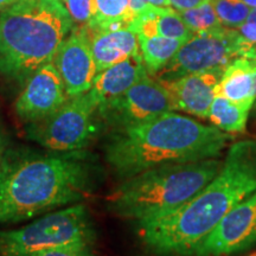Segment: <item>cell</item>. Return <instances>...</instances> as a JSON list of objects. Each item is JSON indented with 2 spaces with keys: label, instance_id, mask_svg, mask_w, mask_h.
Wrapping results in <instances>:
<instances>
[{
  "label": "cell",
  "instance_id": "cell-27",
  "mask_svg": "<svg viewBox=\"0 0 256 256\" xmlns=\"http://www.w3.org/2000/svg\"><path fill=\"white\" fill-rule=\"evenodd\" d=\"M5 146H6L5 136H4V132H2V124H0V156H2V152L5 151Z\"/></svg>",
  "mask_w": 256,
  "mask_h": 256
},
{
  "label": "cell",
  "instance_id": "cell-13",
  "mask_svg": "<svg viewBox=\"0 0 256 256\" xmlns=\"http://www.w3.org/2000/svg\"><path fill=\"white\" fill-rule=\"evenodd\" d=\"M224 70L190 74L172 80H159L171 96L174 110L208 119L211 104L215 98V87Z\"/></svg>",
  "mask_w": 256,
  "mask_h": 256
},
{
  "label": "cell",
  "instance_id": "cell-7",
  "mask_svg": "<svg viewBox=\"0 0 256 256\" xmlns=\"http://www.w3.org/2000/svg\"><path fill=\"white\" fill-rule=\"evenodd\" d=\"M98 104L89 92L66 100L46 119L28 124L32 142L54 152H76L84 148L98 132Z\"/></svg>",
  "mask_w": 256,
  "mask_h": 256
},
{
  "label": "cell",
  "instance_id": "cell-31",
  "mask_svg": "<svg viewBox=\"0 0 256 256\" xmlns=\"http://www.w3.org/2000/svg\"><path fill=\"white\" fill-rule=\"evenodd\" d=\"M252 113H254V116L256 118V100H255V102H254V104H252Z\"/></svg>",
  "mask_w": 256,
  "mask_h": 256
},
{
  "label": "cell",
  "instance_id": "cell-17",
  "mask_svg": "<svg viewBox=\"0 0 256 256\" xmlns=\"http://www.w3.org/2000/svg\"><path fill=\"white\" fill-rule=\"evenodd\" d=\"M138 38L144 66L150 76L158 75L170 63V60L174 58L182 46L186 43L182 40L162 36H138Z\"/></svg>",
  "mask_w": 256,
  "mask_h": 256
},
{
  "label": "cell",
  "instance_id": "cell-23",
  "mask_svg": "<svg viewBox=\"0 0 256 256\" xmlns=\"http://www.w3.org/2000/svg\"><path fill=\"white\" fill-rule=\"evenodd\" d=\"M68 10L72 23L78 26L86 28L94 19L96 14L95 0H62Z\"/></svg>",
  "mask_w": 256,
  "mask_h": 256
},
{
  "label": "cell",
  "instance_id": "cell-21",
  "mask_svg": "<svg viewBox=\"0 0 256 256\" xmlns=\"http://www.w3.org/2000/svg\"><path fill=\"white\" fill-rule=\"evenodd\" d=\"M212 4L220 23L229 28L244 24L252 10L243 0H212Z\"/></svg>",
  "mask_w": 256,
  "mask_h": 256
},
{
  "label": "cell",
  "instance_id": "cell-32",
  "mask_svg": "<svg viewBox=\"0 0 256 256\" xmlns=\"http://www.w3.org/2000/svg\"><path fill=\"white\" fill-rule=\"evenodd\" d=\"M248 256H256V252H252V254H250V255H248Z\"/></svg>",
  "mask_w": 256,
  "mask_h": 256
},
{
  "label": "cell",
  "instance_id": "cell-2",
  "mask_svg": "<svg viewBox=\"0 0 256 256\" xmlns=\"http://www.w3.org/2000/svg\"><path fill=\"white\" fill-rule=\"evenodd\" d=\"M82 154L5 150L0 156V224L23 222L84 200L94 188L96 171Z\"/></svg>",
  "mask_w": 256,
  "mask_h": 256
},
{
  "label": "cell",
  "instance_id": "cell-24",
  "mask_svg": "<svg viewBox=\"0 0 256 256\" xmlns=\"http://www.w3.org/2000/svg\"><path fill=\"white\" fill-rule=\"evenodd\" d=\"M32 256H95L92 254L89 246H64V247H57L44 250Z\"/></svg>",
  "mask_w": 256,
  "mask_h": 256
},
{
  "label": "cell",
  "instance_id": "cell-26",
  "mask_svg": "<svg viewBox=\"0 0 256 256\" xmlns=\"http://www.w3.org/2000/svg\"><path fill=\"white\" fill-rule=\"evenodd\" d=\"M144 2L154 5L156 8H172L168 0H144Z\"/></svg>",
  "mask_w": 256,
  "mask_h": 256
},
{
  "label": "cell",
  "instance_id": "cell-28",
  "mask_svg": "<svg viewBox=\"0 0 256 256\" xmlns=\"http://www.w3.org/2000/svg\"><path fill=\"white\" fill-rule=\"evenodd\" d=\"M247 22H250V23H256V8H252L250 10V14H249Z\"/></svg>",
  "mask_w": 256,
  "mask_h": 256
},
{
  "label": "cell",
  "instance_id": "cell-11",
  "mask_svg": "<svg viewBox=\"0 0 256 256\" xmlns=\"http://www.w3.org/2000/svg\"><path fill=\"white\" fill-rule=\"evenodd\" d=\"M68 94L52 60L40 66L28 80L14 104L16 113L28 124L42 121L58 110Z\"/></svg>",
  "mask_w": 256,
  "mask_h": 256
},
{
  "label": "cell",
  "instance_id": "cell-22",
  "mask_svg": "<svg viewBox=\"0 0 256 256\" xmlns=\"http://www.w3.org/2000/svg\"><path fill=\"white\" fill-rule=\"evenodd\" d=\"M238 57L252 60L256 64V23L246 22L235 28Z\"/></svg>",
  "mask_w": 256,
  "mask_h": 256
},
{
  "label": "cell",
  "instance_id": "cell-20",
  "mask_svg": "<svg viewBox=\"0 0 256 256\" xmlns=\"http://www.w3.org/2000/svg\"><path fill=\"white\" fill-rule=\"evenodd\" d=\"M179 16L194 34L218 31L220 28H226L223 26L217 17L212 0H209L194 8L180 11Z\"/></svg>",
  "mask_w": 256,
  "mask_h": 256
},
{
  "label": "cell",
  "instance_id": "cell-25",
  "mask_svg": "<svg viewBox=\"0 0 256 256\" xmlns=\"http://www.w3.org/2000/svg\"><path fill=\"white\" fill-rule=\"evenodd\" d=\"M168 2L176 11L180 12L185 11V10L197 8V6L204 4V2H209V0H168Z\"/></svg>",
  "mask_w": 256,
  "mask_h": 256
},
{
  "label": "cell",
  "instance_id": "cell-29",
  "mask_svg": "<svg viewBox=\"0 0 256 256\" xmlns=\"http://www.w3.org/2000/svg\"><path fill=\"white\" fill-rule=\"evenodd\" d=\"M18 0H0V8H6V6H10L14 2H17Z\"/></svg>",
  "mask_w": 256,
  "mask_h": 256
},
{
  "label": "cell",
  "instance_id": "cell-9",
  "mask_svg": "<svg viewBox=\"0 0 256 256\" xmlns=\"http://www.w3.org/2000/svg\"><path fill=\"white\" fill-rule=\"evenodd\" d=\"M174 106L164 86L147 75L119 98L98 108V114L114 130L134 126L174 112Z\"/></svg>",
  "mask_w": 256,
  "mask_h": 256
},
{
  "label": "cell",
  "instance_id": "cell-10",
  "mask_svg": "<svg viewBox=\"0 0 256 256\" xmlns=\"http://www.w3.org/2000/svg\"><path fill=\"white\" fill-rule=\"evenodd\" d=\"M256 244V191L234 206L194 256H232Z\"/></svg>",
  "mask_w": 256,
  "mask_h": 256
},
{
  "label": "cell",
  "instance_id": "cell-3",
  "mask_svg": "<svg viewBox=\"0 0 256 256\" xmlns=\"http://www.w3.org/2000/svg\"><path fill=\"white\" fill-rule=\"evenodd\" d=\"M230 139L215 126L168 112L146 122L114 130L104 156L114 174L126 179L156 166L217 158Z\"/></svg>",
  "mask_w": 256,
  "mask_h": 256
},
{
  "label": "cell",
  "instance_id": "cell-15",
  "mask_svg": "<svg viewBox=\"0 0 256 256\" xmlns=\"http://www.w3.org/2000/svg\"><path fill=\"white\" fill-rule=\"evenodd\" d=\"M98 72L130 57L140 55L139 38L130 28L101 32L89 37Z\"/></svg>",
  "mask_w": 256,
  "mask_h": 256
},
{
  "label": "cell",
  "instance_id": "cell-8",
  "mask_svg": "<svg viewBox=\"0 0 256 256\" xmlns=\"http://www.w3.org/2000/svg\"><path fill=\"white\" fill-rule=\"evenodd\" d=\"M236 58L238 57L235 28H223L218 31L194 34L156 78L172 80L190 74L226 70Z\"/></svg>",
  "mask_w": 256,
  "mask_h": 256
},
{
  "label": "cell",
  "instance_id": "cell-14",
  "mask_svg": "<svg viewBox=\"0 0 256 256\" xmlns=\"http://www.w3.org/2000/svg\"><path fill=\"white\" fill-rule=\"evenodd\" d=\"M147 75L148 72L144 66L140 54L114 64L104 72H98L88 92L98 104V108L101 104H107L124 94L128 89Z\"/></svg>",
  "mask_w": 256,
  "mask_h": 256
},
{
  "label": "cell",
  "instance_id": "cell-12",
  "mask_svg": "<svg viewBox=\"0 0 256 256\" xmlns=\"http://www.w3.org/2000/svg\"><path fill=\"white\" fill-rule=\"evenodd\" d=\"M58 70L69 98L90 90L98 75L90 40L84 28L72 30L52 60Z\"/></svg>",
  "mask_w": 256,
  "mask_h": 256
},
{
  "label": "cell",
  "instance_id": "cell-16",
  "mask_svg": "<svg viewBox=\"0 0 256 256\" xmlns=\"http://www.w3.org/2000/svg\"><path fill=\"white\" fill-rule=\"evenodd\" d=\"M256 64L246 58L234 60L223 72L215 87V96H222L234 104L252 110L255 102L252 92V74Z\"/></svg>",
  "mask_w": 256,
  "mask_h": 256
},
{
  "label": "cell",
  "instance_id": "cell-1",
  "mask_svg": "<svg viewBox=\"0 0 256 256\" xmlns=\"http://www.w3.org/2000/svg\"><path fill=\"white\" fill-rule=\"evenodd\" d=\"M256 191V140L229 147L215 178L174 212L138 222L144 246L160 256H194L223 217Z\"/></svg>",
  "mask_w": 256,
  "mask_h": 256
},
{
  "label": "cell",
  "instance_id": "cell-4",
  "mask_svg": "<svg viewBox=\"0 0 256 256\" xmlns=\"http://www.w3.org/2000/svg\"><path fill=\"white\" fill-rule=\"evenodd\" d=\"M74 28L62 0H18L0 10V74L24 83L51 62Z\"/></svg>",
  "mask_w": 256,
  "mask_h": 256
},
{
  "label": "cell",
  "instance_id": "cell-19",
  "mask_svg": "<svg viewBox=\"0 0 256 256\" xmlns=\"http://www.w3.org/2000/svg\"><path fill=\"white\" fill-rule=\"evenodd\" d=\"M95 8L96 14L94 19L87 26L83 28L87 31L89 37L98 34L106 25L113 22L127 20L132 24L136 19L130 11V0H95Z\"/></svg>",
  "mask_w": 256,
  "mask_h": 256
},
{
  "label": "cell",
  "instance_id": "cell-18",
  "mask_svg": "<svg viewBox=\"0 0 256 256\" xmlns=\"http://www.w3.org/2000/svg\"><path fill=\"white\" fill-rule=\"evenodd\" d=\"M250 110L236 104L222 96H215L208 119L214 126L226 133H244Z\"/></svg>",
  "mask_w": 256,
  "mask_h": 256
},
{
  "label": "cell",
  "instance_id": "cell-6",
  "mask_svg": "<svg viewBox=\"0 0 256 256\" xmlns=\"http://www.w3.org/2000/svg\"><path fill=\"white\" fill-rule=\"evenodd\" d=\"M92 241L87 209L76 204L19 229L0 232V256H32L64 246H89Z\"/></svg>",
  "mask_w": 256,
  "mask_h": 256
},
{
  "label": "cell",
  "instance_id": "cell-30",
  "mask_svg": "<svg viewBox=\"0 0 256 256\" xmlns=\"http://www.w3.org/2000/svg\"><path fill=\"white\" fill-rule=\"evenodd\" d=\"M243 2H246L248 6H250V8H256V0H243Z\"/></svg>",
  "mask_w": 256,
  "mask_h": 256
},
{
  "label": "cell",
  "instance_id": "cell-5",
  "mask_svg": "<svg viewBox=\"0 0 256 256\" xmlns=\"http://www.w3.org/2000/svg\"><path fill=\"white\" fill-rule=\"evenodd\" d=\"M218 158L156 166L124 182L107 197L110 211L144 222L179 209L209 184L222 168Z\"/></svg>",
  "mask_w": 256,
  "mask_h": 256
}]
</instances>
